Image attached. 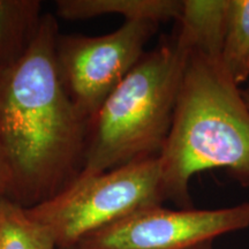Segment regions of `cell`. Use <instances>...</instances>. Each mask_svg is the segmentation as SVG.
Listing matches in <instances>:
<instances>
[{
	"instance_id": "5",
	"label": "cell",
	"mask_w": 249,
	"mask_h": 249,
	"mask_svg": "<svg viewBox=\"0 0 249 249\" xmlns=\"http://www.w3.org/2000/svg\"><path fill=\"white\" fill-rule=\"evenodd\" d=\"M160 24L124 21L107 35L59 34L55 61L61 83L87 120H91L110 93L145 53Z\"/></svg>"
},
{
	"instance_id": "14",
	"label": "cell",
	"mask_w": 249,
	"mask_h": 249,
	"mask_svg": "<svg viewBox=\"0 0 249 249\" xmlns=\"http://www.w3.org/2000/svg\"><path fill=\"white\" fill-rule=\"evenodd\" d=\"M191 249H213V242H204V244H201L198 246H195Z\"/></svg>"
},
{
	"instance_id": "13",
	"label": "cell",
	"mask_w": 249,
	"mask_h": 249,
	"mask_svg": "<svg viewBox=\"0 0 249 249\" xmlns=\"http://www.w3.org/2000/svg\"><path fill=\"white\" fill-rule=\"evenodd\" d=\"M241 93H242V97H244L246 104L249 108V81H248V86L246 87L245 89H241Z\"/></svg>"
},
{
	"instance_id": "15",
	"label": "cell",
	"mask_w": 249,
	"mask_h": 249,
	"mask_svg": "<svg viewBox=\"0 0 249 249\" xmlns=\"http://www.w3.org/2000/svg\"><path fill=\"white\" fill-rule=\"evenodd\" d=\"M58 249H80L79 247H71V248H58Z\"/></svg>"
},
{
	"instance_id": "3",
	"label": "cell",
	"mask_w": 249,
	"mask_h": 249,
	"mask_svg": "<svg viewBox=\"0 0 249 249\" xmlns=\"http://www.w3.org/2000/svg\"><path fill=\"white\" fill-rule=\"evenodd\" d=\"M187 54L173 37L143 54L89 121L79 177L160 156L172 126Z\"/></svg>"
},
{
	"instance_id": "2",
	"label": "cell",
	"mask_w": 249,
	"mask_h": 249,
	"mask_svg": "<svg viewBox=\"0 0 249 249\" xmlns=\"http://www.w3.org/2000/svg\"><path fill=\"white\" fill-rule=\"evenodd\" d=\"M220 59L188 52L172 126L158 160L166 201L192 208L196 174L224 170L249 187V108Z\"/></svg>"
},
{
	"instance_id": "9",
	"label": "cell",
	"mask_w": 249,
	"mask_h": 249,
	"mask_svg": "<svg viewBox=\"0 0 249 249\" xmlns=\"http://www.w3.org/2000/svg\"><path fill=\"white\" fill-rule=\"evenodd\" d=\"M40 12L39 0H0V67L26 53L39 28Z\"/></svg>"
},
{
	"instance_id": "7",
	"label": "cell",
	"mask_w": 249,
	"mask_h": 249,
	"mask_svg": "<svg viewBox=\"0 0 249 249\" xmlns=\"http://www.w3.org/2000/svg\"><path fill=\"white\" fill-rule=\"evenodd\" d=\"M230 0H182L173 39L183 51L220 59Z\"/></svg>"
},
{
	"instance_id": "10",
	"label": "cell",
	"mask_w": 249,
	"mask_h": 249,
	"mask_svg": "<svg viewBox=\"0 0 249 249\" xmlns=\"http://www.w3.org/2000/svg\"><path fill=\"white\" fill-rule=\"evenodd\" d=\"M220 62L236 85L248 82L249 0H230Z\"/></svg>"
},
{
	"instance_id": "12",
	"label": "cell",
	"mask_w": 249,
	"mask_h": 249,
	"mask_svg": "<svg viewBox=\"0 0 249 249\" xmlns=\"http://www.w3.org/2000/svg\"><path fill=\"white\" fill-rule=\"evenodd\" d=\"M12 186V174L11 169L6 158L5 152L0 147V200L8 198Z\"/></svg>"
},
{
	"instance_id": "4",
	"label": "cell",
	"mask_w": 249,
	"mask_h": 249,
	"mask_svg": "<svg viewBox=\"0 0 249 249\" xmlns=\"http://www.w3.org/2000/svg\"><path fill=\"white\" fill-rule=\"evenodd\" d=\"M166 201L158 157L79 177L60 193L28 208L58 248L76 247L103 227L143 208Z\"/></svg>"
},
{
	"instance_id": "1",
	"label": "cell",
	"mask_w": 249,
	"mask_h": 249,
	"mask_svg": "<svg viewBox=\"0 0 249 249\" xmlns=\"http://www.w3.org/2000/svg\"><path fill=\"white\" fill-rule=\"evenodd\" d=\"M57 17L43 14L29 48L0 67V147L12 174L8 200L31 208L79 178L89 120L62 86L55 61Z\"/></svg>"
},
{
	"instance_id": "6",
	"label": "cell",
	"mask_w": 249,
	"mask_h": 249,
	"mask_svg": "<svg viewBox=\"0 0 249 249\" xmlns=\"http://www.w3.org/2000/svg\"><path fill=\"white\" fill-rule=\"evenodd\" d=\"M249 227V202L219 209L143 208L91 233L80 249H191Z\"/></svg>"
},
{
	"instance_id": "11",
	"label": "cell",
	"mask_w": 249,
	"mask_h": 249,
	"mask_svg": "<svg viewBox=\"0 0 249 249\" xmlns=\"http://www.w3.org/2000/svg\"><path fill=\"white\" fill-rule=\"evenodd\" d=\"M0 249H58L48 232L28 214L26 208L0 200Z\"/></svg>"
},
{
	"instance_id": "8",
	"label": "cell",
	"mask_w": 249,
	"mask_h": 249,
	"mask_svg": "<svg viewBox=\"0 0 249 249\" xmlns=\"http://www.w3.org/2000/svg\"><path fill=\"white\" fill-rule=\"evenodd\" d=\"M181 8V0H57L54 15L65 20L121 15L124 21H151L160 24L177 20Z\"/></svg>"
}]
</instances>
